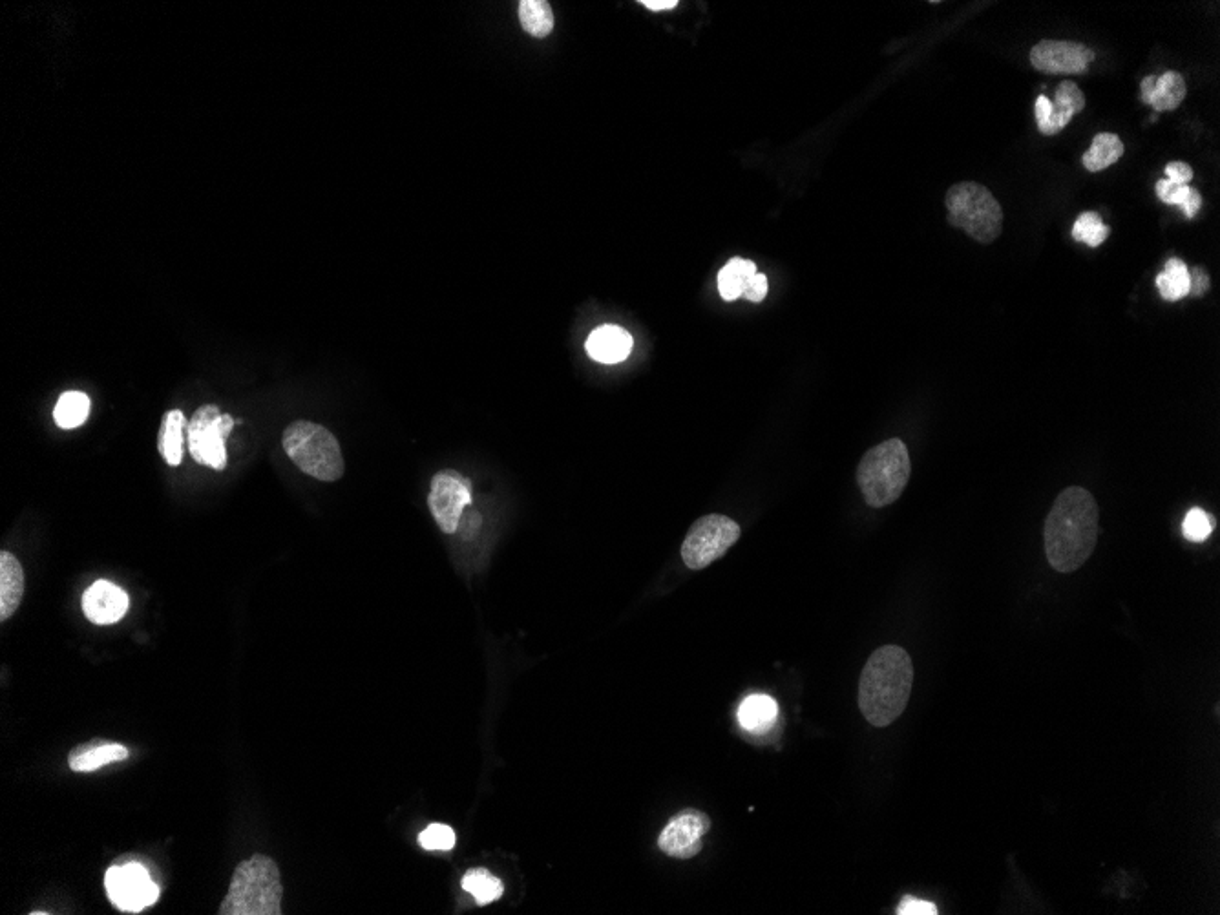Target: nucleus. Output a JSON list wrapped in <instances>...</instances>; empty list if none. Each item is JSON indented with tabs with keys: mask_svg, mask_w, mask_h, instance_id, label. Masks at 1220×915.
I'll use <instances>...</instances> for the list:
<instances>
[{
	"mask_svg": "<svg viewBox=\"0 0 1220 915\" xmlns=\"http://www.w3.org/2000/svg\"><path fill=\"white\" fill-rule=\"evenodd\" d=\"M1098 503L1089 490L1069 486L1056 497L1045 519V556L1056 572L1071 574L1093 556L1098 541Z\"/></svg>",
	"mask_w": 1220,
	"mask_h": 915,
	"instance_id": "1",
	"label": "nucleus"
},
{
	"mask_svg": "<svg viewBox=\"0 0 1220 915\" xmlns=\"http://www.w3.org/2000/svg\"><path fill=\"white\" fill-rule=\"evenodd\" d=\"M914 685V663L899 645L873 651L859 680V709L873 727H888L905 713Z\"/></svg>",
	"mask_w": 1220,
	"mask_h": 915,
	"instance_id": "2",
	"label": "nucleus"
},
{
	"mask_svg": "<svg viewBox=\"0 0 1220 915\" xmlns=\"http://www.w3.org/2000/svg\"><path fill=\"white\" fill-rule=\"evenodd\" d=\"M284 886L271 857L254 855L238 864L220 915H280Z\"/></svg>",
	"mask_w": 1220,
	"mask_h": 915,
	"instance_id": "3",
	"label": "nucleus"
},
{
	"mask_svg": "<svg viewBox=\"0 0 1220 915\" xmlns=\"http://www.w3.org/2000/svg\"><path fill=\"white\" fill-rule=\"evenodd\" d=\"M910 474L912 463L905 442L890 439L864 453L857 466V484L866 505L884 508L903 495Z\"/></svg>",
	"mask_w": 1220,
	"mask_h": 915,
	"instance_id": "4",
	"label": "nucleus"
},
{
	"mask_svg": "<svg viewBox=\"0 0 1220 915\" xmlns=\"http://www.w3.org/2000/svg\"><path fill=\"white\" fill-rule=\"evenodd\" d=\"M282 446L287 457L304 472L324 483H335L344 472V455L337 437L324 426L295 421L285 428Z\"/></svg>",
	"mask_w": 1220,
	"mask_h": 915,
	"instance_id": "5",
	"label": "nucleus"
},
{
	"mask_svg": "<svg viewBox=\"0 0 1220 915\" xmlns=\"http://www.w3.org/2000/svg\"><path fill=\"white\" fill-rule=\"evenodd\" d=\"M950 225L963 229L978 243L996 242L1003 231V209L987 187L961 181L945 196Z\"/></svg>",
	"mask_w": 1220,
	"mask_h": 915,
	"instance_id": "6",
	"label": "nucleus"
},
{
	"mask_svg": "<svg viewBox=\"0 0 1220 915\" xmlns=\"http://www.w3.org/2000/svg\"><path fill=\"white\" fill-rule=\"evenodd\" d=\"M740 536V525L731 517L709 514L696 519L682 543L685 567L702 570L713 565L716 559L726 556Z\"/></svg>",
	"mask_w": 1220,
	"mask_h": 915,
	"instance_id": "7",
	"label": "nucleus"
},
{
	"mask_svg": "<svg viewBox=\"0 0 1220 915\" xmlns=\"http://www.w3.org/2000/svg\"><path fill=\"white\" fill-rule=\"evenodd\" d=\"M234 428L229 413H221L216 404H205L194 413L187 426L190 455L196 463L223 470L227 466L225 439Z\"/></svg>",
	"mask_w": 1220,
	"mask_h": 915,
	"instance_id": "8",
	"label": "nucleus"
},
{
	"mask_svg": "<svg viewBox=\"0 0 1220 915\" xmlns=\"http://www.w3.org/2000/svg\"><path fill=\"white\" fill-rule=\"evenodd\" d=\"M106 894L121 912L139 914L159 901V886L139 863L114 864L106 870Z\"/></svg>",
	"mask_w": 1220,
	"mask_h": 915,
	"instance_id": "9",
	"label": "nucleus"
},
{
	"mask_svg": "<svg viewBox=\"0 0 1220 915\" xmlns=\"http://www.w3.org/2000/svg\"><path fill=\"white\" fill-rule=\"evenodd\" d=\"M470 483L455 470H441L433 475L428 506L435 523L444 534H453L461 523L464 508L470 505Z\"/></svg>",
	"mask_w": 1220,
	"mask_h": 915,
	"instance_id": "10",
	"label": "nucleus"
},
{
	"mask_svg": "<svg viewBox=\"0 0 1220 915\" xmlns=\"http://www.w3.org/2000/svg\"><path fill=\"white\" fill-rule=\"evenodd\" d=\"M709 830L711 819L704 811L687 808L678 811L673 819L667 822V826L660 833L658 846L665 855L674 859H693L702 852V839Z\"/></svg>",
	"mask_w": 1220,
	"mask_h": 915,
	"instance_id": "11",
	"label": "nucleus"
},
{
	"mask_svg": "<svg viewBox=\"0 0 1220 915\" xmlns=\"http://www.w3.org/2000/svg\"><path fill=\"white\" fill-rule=\"evenodd\" d=\"M1093 61L1091 48L1071 41H1042L1031 50L1032 66L1043 74H1084Z\"/></svg>",
	"mask_w": 1220,
	"mask_h": 915,
	"instance_id": "12",
	"label": "nucleus"
},
{
	"mask_svg": "<svg viewBox=\"0 0 1220 915\" xmlns=\"http://www.w3.org/2000/svg\"><path fill=\"white\" fill-rule=\"evenodd\" d=\"M128 607L130 600L127 592L105 579L95 581L83 596V612L95 625L117 623L127 614Z\"/></svg>",
	"mask_w": 1220,
	"mask_h": 915,
	"instance_id": "13",
	"label": "nucleus"
},
{
	"mask_svg": "<svg viewBox=\"0 0 1220 915\" xmlns=\"http://www.w3.org/2000/svg\"><path fill=\"white\" fill-rule=\"evenodd\" d=\"M585 349L596 362L618 364L631 355V333L620 326L596 327L587 338Z\"/></svg>",
	"mask_w": 1220,
	"mask_h": 915,
	"instance_id": "14",
	"label": "nucleus"
},
{
	"mask_svg": "<svg viewBox=\"0 0 1220 915\" xmlns=\"http://www.w3.org/2000/svg\"><path fill=\"white\" fill-rule=\"evenodd\" d=\"M24 596V570L10 552L0 554V620H8Z\"/></svg>",
	"mask_w": 1220,
	"mask_h": 915,
	"instance_id": "15",
	"label": "nucleus"
},
{
	"mask_svg": "<svg viewBox=\"0 0 1220 915\" xmlns=\"http://www.w3.org/2000/svg\"><path fill=\"white\" fill-rule=\"evenodd\" d=\"M1084 108L1085 97L1082 90L1078 85H1074L1073 81H1063L1062 85L1056 88L1051 117L1042 130L1043 136H1056L1058 132H1062L1063 128L1071 123V119Z\"/></svg>",
	"mask_w": 1220,
	"mask_h": 915,
	"instance_id": "16",
	"label": "nucleus"
},
{
	"mask_svg": "<svg viewBox=\"0 0 1220 915\" xmlns=\"http://www.w3.org/2000/svg\"><path fill=\"white\" fill-rule=\"evenodd\" d=\"M779 716V705L768 695H751L740 704L738 722L749 733H766Z\"/></svg>",
	"mask_w": 1220,
	"mask_h": 915,
	"instance_id": "17",
	"label": "nucleus"
},
{
	"mask_svg": "<svg viewBox=\"0 0 1220 915\" xmlns=\"http://www.w3.org/2000/svg\"><path fill=\"white\" fill-rule=\"evenodd\" d=\"M130 757V751L121 744H99L92 747H77L68 758L72 771L77 773H92L105 768L106 764L121 762Z\"/></svg>",
	"mask_w": 1220,
	"mask_h": 915,
	"instance_id": "18",
	"label": "nucleus"
},
{
	"mask_svg": "<svg viewBox=\"0 0 1220 915\" xmlns=\"http://www.w3.org/2000/svg\"><path fill=\"white\" fill-rule=\"evenodd\" d=\"M187 426L189 424H187L183 411L170 410L163 417L161 430H159L158 448L165 463L169 466H179L183 461V444H185Z\"/></svg>",
	"mask_w": 1220,
	"mask_h": 915,
	"instance_id": "19",
	"label": "nucleus"
},
{
	"mask_svg": "<svg viewBox=\"0 0 1220 915\" xmlns=\"http://www.w3.org/2000/svg\"><path fill=\"white\" fill-rule=\"evenodd\" d=\"M757 274V265L751 260L733 258L718 273V291L726 302H735L746 293L751 278Z\"/></svg>",
	"mask_w": 1220,
	"mask_h": 915,
	"instance_id": "20",
	"label": "nucleus"
},
{
	"mask_svg": "<svg viewBox=\"0 0 1220 915\" xmlns=\"http://www.w3.org/2000/svg\"><path fill=\"white\" fill-rule=\"evenodd\" d=\"M1122 156H1124L1122 139L1116 134L1102 132V134L1094 136L1093 145L1085 152L1082 163L1089 172H1102L1107 167L1115 165Z\"/></svg>",
	"mask_w": 1220,
	"mask_h": 915,
	"instance_id": "21",
	"label": "nucleus"
},
{
	"mask_svg": "<svg viewBox=\"0 0 1220 915\" xmlns=\"http://www.w3.org/2000/svg\"><path fill=\"white\" fill-rule=\"evenodd\" d=\"M461 886H463L464 892H468L474 897L475 903L479 906L492 905L505 894V886L501 883V879H497L494 873L488 872L486 868L468 870L464 873Z\"/></svg>",
	"mask_w": 1220,
	"mask_h": 915,
	"instance_id": "22",
	"label": "nucleus"
},
{
	"mask_svg": "<svg viewBox=\"0 0 1220 915\" xmlns=\"http://www.w3.org/2000/svg\"><path fill=\"white\" fill-rule=\"evenodd\" d=\"M90 415V399L83 391H66L53 410V419L59 428L74 430L85 424Z\"/></svg>",
	"mask_w": 1220,
	"mask_h": 915,
	"instance_id": "23",
	"label": "nucleus"
},
{
	"mask_svg": "<svg viewBox=\"0 0 1220 915\" xmlns=\"http://www.w3.org/2000/svg\"><path fill=\"white\" fill-rule=\"evenodd\" d=\"M519 22L528 35L543 39L554 30V11L547 0L519 2Z\"/></svg>",
	"mask_w": 1220,
	"mask_h": 915,
	"instance_id": "24",
	"label": "nucleus"
},
{
	"mask_svg": "<svg viewBox=\"0 0 1220 915\" xmlns=\"http://www.w3.org/2000/svg\"><path fill=\"white\" fill-rule=\"evenodd\" d=\"M1186 97V81L1178 72H1166L1155 81L1153 94L1147 105L1153 106L1157 112H1171L1180 106Z\"/></svg>",
	"mask_w": 1220,
	"mask_h": 915,
	"instance_id": "25",
	"label": "nucleus"
},
{
	"mask_svg": "<svg viewBox=\"0 0 1220 915\" xmlns=\"http://www.w3.org/2000/svg\"><path fill=\"white\" fill-rule=\"evenodd\" d=\"M1158 293L1168 302H1178L1189 295V267L1180 258H1171L1157 276Z\"/></svg>",
	"mask_w": 1220,
	"mask_h": 915,
	"instance_id": "26",
	"label": "nucleus"
},
{
	"mask_svg": "<svg viewBox=\"0 0 1220 915\" xmlns=\"http://www.w3.org/2000/svg\"><path fill=\"white\" fill-rule=\"evenodd\" d=\"M1157 196L1160 201H1164L1166 205H1177L1182 207V211L1186 214V218H1195L1197 212L1200 211L1202 198L1199 192L1191 189L1189 185H1177L1169 179H1162L1157 183Z\"/></svg>",
	"mask_w": 1220,
	"mask_h": 915,
	"instance_id": "27",
	"label": "nucleus"
},
{
	"mask_svg": "<svg viewBox=\"0 0 1220 915\" xmlns=\"http://www.w3.org/2000/svg\"><path fill=\"white\" fill-rule=\"evenodd\" d=\"M1109 227L1096 212H1084L1074 221L1073 238L1076 242L1087 243L1089 247H1098L1107 240Z\"/></svg>",
	"mask_w": 1220,
	"mask_h": 915,
	"instance_id": "28",
	"label": "nucleus"
},
{
	"mask_svg": "<svg viewBox=\"0 0 1220 915\" xmlns=\"http://www.w3.org/2000/svg\"><path fill=\"white\" fill-rule=\"evenodd\" d=\"M419 844L426 852H450L455 846V831L448 824L433 822L419 835Z\"/></svg>",
	"mask_w": 1220,
	"mask_h": 915,
	"instance_id": "29",
	"label": "nucleus"
},
{
	"mask_svg": "<svg viewBox=\"0 0 1220 915\" xmlns=\"http://www.w3.org/2000/svg\"><path fill=\"white\" fill-rule=\"evenodd\" d=\"M1213 521L1202 508H1191L1182 523V534L1193 543H1202L1211 536Z\"/></svg>",
	"mask_w": 1220,
	"mask_h": 915,
	"instance_id": "30",
	"label": "nucleus"
},
{
	"mask_svg": "<svg viewBox=\"0 0 1220 915\" xmlns=\"http://www.w3.org/2000/svg\"><path fill=\"white\" fill-rule=\"evenodd\" d=\"M899 915H936L937 908L934 903L914 899V897H906L905 901L897 908Z\"/></svg>",
	"mask_w": 1220,
	"mask_h": 915,
	"instance_id": "31",
	"label": "nucleus"
},
{
	"mask_svg": "<svg viewBox=\"0 0 1220 915\" xmlns=\"http://www.w3.org/2000/svg\"><path fill=\"white\" fill-rule=\"evenodd\" d=\"M766 295H768V278H766V274L757 273L751 278L749 285H747L744 298H747L749 302L760 304L766 298Z\"/></svg>",
	"mask_w": 1220,
	"mask_h": 915,
	"instance_id": "32",
	"label": "nucleus"
},
{
	"mask_svg": "<svg viewBox=\"0 0 1220 915\" xmlns=\"http://www.w3.org/2000/svg\"><path fill=\"white\" fill-rule=\"evenodd\" d=\"M1210 289V276L1202 269H1189V295L1202 296Z\"/></svg>",
	"mask_w": 1220,
	"mask_h": 915,
	"instance_id": "33",
	"label": "nucleus"
},
{
	"mask_svg": "<svg viewBox=\"0 0 1220 915\" xmlns=\"http://www.w3.org/2000/svg\"><path fill=\"white\" fill-rule=\"evenodd\" d=\"M1166 178L1177 185H1188L1189 181L1193 179V169L1189 167L1188 163L1173 161L1166 165Z\"/></svg>",
	"mask_w": 1220,
	"mask_h": 915,
	"instance_id": "34",
	"label": "nucleus"
},
{
	"mask_svg": "<svg viewBox=\"0 0 1220 915\" xmlns=\"http://www.w3.org/2000/svg\"><path fill=\"white\" fill-rule=\"evenodd\" d=\"M642 6L651 11L673 10L678 6L676 0H642Z\"/></svg>",
	"mask_w": 1220,
	"mask_h": 915,
	"instance_id": "35",
	"label": "nucleus"
},
{
	"mask_svg": "<svg viewBox=\"0 0 1220 915\" xmlns=\"http://www.w3.org/2000/svg\"><path fill=\"white\" fill-rule=\"evenodd\" d=\"M1155 81H1157V77H1155V75H1149V77H1146V79L1142 81V85H1140V92H1142V94H1140V99H1142L1146 105L1149 103V97H1151V94H1153Z\"/></svg>",
	"mask_w": 1220,
	"mask_h": 915,
	"instance_id": "36",
	"label": "nucleus"
}]
</instances>
